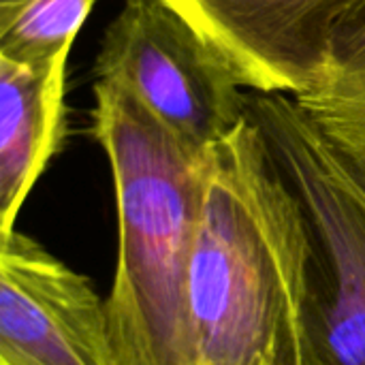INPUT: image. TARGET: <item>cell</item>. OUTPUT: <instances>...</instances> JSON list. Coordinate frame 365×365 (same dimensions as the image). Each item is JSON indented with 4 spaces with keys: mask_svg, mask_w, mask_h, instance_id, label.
Masks as SVG:
<instances>
[{
    "mask_svg": "<svg viewBox=\"0 0 365 365\" xmlns=\"http://www.w3.org/2000/svg\"><path fill=\"white\" fill-rule=\"evenodd\" d=\"M308 220L248 118L207 150L186 278L192 365H304Z\"/></svg>",
    "mask_w": 365,
    "mask_h": 365,
    "instance_id": "obj_1",
    "label": "cell"
},
{
    "mask_svg": "<svg viewBox=\"0 0 365 365\" xmlns=\"http://www.w3.org/2000/svg\"><path fill=\"white\" fill-rule=\"evenodd\" d=\"M92 130L118 212L107 299L115 365H192L186 278L203 210L207 152L175 137L122 86L96 79Z\"/></svg>",
    "mask_w": 365,
    "mask_h": 365,
    "instance_id": "obj_2",
    "label": "cell"
},
{
    "mask_svg": "<svg viewBox=\"0 0 365 365\" xmlns=\"http://www.w3.org/2000/svg\"><path fill=\"white\" fill-rule=\"evenodd\" d=\"M248 113L263 128L308 220L304 365H365V210L293 96L248 94Z\"/></svg>",
    "mask_w": 365,
    "mask_h": 365,
    "instance_id": "obj_3",
    "label": "cell"
},
{
    "mask_svg": "<svg viewBox=\"0 0 365 365\" xmlns=\"http://www.w3.org/2000/svg\"><path fill=\"white\" fill-rule=\"evenodd\" d=\"M186 145L207 152L248 118L231 60L169 0H124L94 62Z\"/></svg>",
    "mask_w": 365,
    "mask_h": 365,
    "instance_id": "obj_4",
    "label": "cell"
},
{
    "mask_svg": "<svg viewBox=\"0 0 365 365\" xmlns=\"http://www.w3.org/2000/svg\"><path fill=\"white\" fill-rule=\"evenodd\" d=\"M0 365H115L107 299L17 229L0 235Z\"/></svg>",
    "mask_w": 365,
    "mask_h": 365,
    "instance_id": "obj_5",
    "label": "cell"
},
{
    "mask_svg": "<svg viewBox=\"0 0 365 365\" xmlns=\"http://www.w3.org/2000/svg\"><path fill=\"white\" fill-rule=\"evenodd\" d=\"M237 68L246 88L297 96L312 88L334 30L365 0H169Z\"/></svg>",
    "mask_w": 365,
    "mask_h": 365,
    "instance_id": "obj_6",
    "label": "cell"
},
{
    "mask_svg": "<svg viewBox=\"0 0 365 365\" xmlns=\"http://www.w3.org/2000/svg\"><path fill=\"white\" fill-rule=\"evenodd\" d=\"M68 53L0 56V235L15 231L26 197L62 143Z\"/></svg>",
    "mask_w": 365,
    "mask_h": 365,
    "instance_id": "obj_7",
    "label": "cell"
},
{
    "mask_svg": "<svg viewBox=\"0 0 365 365\" xmlns=\"http://www.w3.org/2000/svg\"><path fill=\"white\" fill-rule=\"evenodd\" d=\"M96 0H0V56L43 60L73 47Z\"/></svg>",
    "mask_w": 365,
    "mask_h": 365,
    "instance_id": "obj_8",
    "label": "cell"
},
{
    "mask_svg": "<svg viewBox=\"0 0 365 365\" xmlns=\"http://www.w3.org/2000/svg\"><path fill=\"white\" fill-rule=\"evenodd\" d=\"M293 98L323 139L336 173L365 210V98L321 88Z\"/></svg>",
    "mask_w": 365,
    "mask_h": 365,
    "instance_id": "obj_9",
    "label": "cell"
},
{
    "mask_svg": "<svg viewBox=\"0 0 365 365\" xmlns=\"http://www.w3.org/2000/svg\"><path fill=\"white\" fill-rule=\"evenodd\" d=\"M312 88L365 98V2L334 30L327 62Z\"/></svg>",
    "mask_w": 365,
    "mask_h": 365,
    "instance_id": "obj_10",
    "label": "cell"
}]
</instances>
